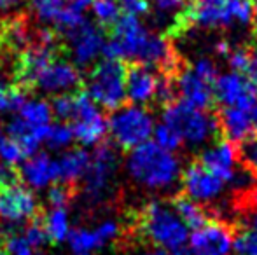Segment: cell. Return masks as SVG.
Returning a JSON list of instances; mask_svg holds the SVG:
<instances>
[{
    "label": "cell",
    "mask_w": 257,
    "mask_h": 255,
    "mask_svg": "<svg viewBox=\"0 0 257 255\" xmlns=\"http://www.w3.org/2000/svg\"><path fill=\"white\" fill-rule=\"evenodd\" d=\"M91 154L84 149H70L65 150L58 161V184L74 185L82 180L86 170L89 166Z\"/></svg>",
    "instance_id": "603a6c76"
},
{
    "label": "cell",
    "mask_w": 257,
    "mask_h": 255,
    "mask_svg": "<svg viewBox=\"0 0 257 255\" xmlns=\"http://www.w3.org/2000/svg\"><path fill=\"white\" fill-rule=\"evenodd\" d=\"M21 4V0H0V13H9V11L16 9Z\"/></svg>",
    "instance_id": "74e56055"
},
{
    "label": "cell",
    "mask_w": 257,
    "mask_h": 255,
    "mask_svg": "<svg viewBox=\"0 0 257 255\" xmlns=\"http://www.w3.org/2000/svg\"><path fill=\"white\" fill-rule=\"evenodd\" d=\"M41 224L44 227L46 234H48V241L60 245V243L67 241L68 234H70V215H68L67 208H54L51 206L41 218Z\"/></svg>",
    "instance_id": "cb8c5ba5"
},
{
    "label": "cell",
    "mask_w": 257,
    "mask_h": 255,
    "mask_svg": "<svg viewBox=\"0 0 257 255\" xmlns=\"http://www.w3.org/2000/svg\"><path fill=\"white\" fill-rule=\"evenodd\" d=\"M184 2H186V0H151V4H154L156 9L165 14H170V13L179 14L184 7Z\"/></svg>",
    "instance_id": "8d00e7d4"
},
{
    "label": "cell",
    "mask_w": 257,
    "mask_h": 255,
    "mask_svg": "<svg viewBox=\"0 0 257 255\" xmlns=\"http://www.w3.org/2000/svg\"><path fill=\"white\" fill-rule=\"evenodd\" d=\"M128 177L147 191H168L182 175V164L175 152L165 150L153 140L130 150L124 161Z\"/></svg>",
    "instance_id": "3957f363"
},
{
    "label": "cell",
    "mask_w": 257,
    "mask_h": 255,
    "mask_svg": "<svg viewBox=\"0 0 257 255\" xmlns=\"http://www.w3.org/2000/svg\"><path fill=\"white\" fill-rule=\"evenodd\" d=\"M74 131H72V126L68 123H56L51 124L48 129V135H46L44 143L53 150H65L72 145L74 142Z\"/></svg>",
    "instance_id": "83f0119b"
},
{
    "label": "cell",
    "mask_w": 257,
    "mask_h": 255,
    "mask_svg": "<svg viewBox=\"0 0 257 255\" xmlns=\"http://www.w3.org/2000/svg\"><path fill=\"white\" fill-rule=\"evenodd\" d=\"M82 82L81 72L74 63L63 58H53L37 74L34 88L49 95H67Z\"/></svg>",
    "instance_id": "e0dca14e"
},
{
    "label": "cell",
    "mask_w": 257,
    "mask_h": 255,
    "mask_svg": "<svg viewBox=\"0 0 257 255\" xmlns=\"http://www.w3.org/2000/svg\"><path fill=\"white\" fill-rule=\"evenodd\" d=\"M103 55L105 58L130 60L142 67L158 68L172 77L180 70V60L168 37L149 30L139 18L132 16H121L112 27Z\"/></svg>",
    "instance_id": "6da1fadb"
},
{
    "label": "cell",
    "mask_w": 257,
    "mask_h": 255,
    "mask_svg": "<svg viewBox=\"0 0 257 255\" xmlns=\"http://www.w3.org/2000/svg\"><path fill=\"white\" fill-rule=\"evenodd\" d=\"M180 184L184 189V196L200 204L215 201L226 189V184L213 173H210L200 161L191 163L182 171Z\"/></svg>",
    "instance_id": "2e32d148"
},
{
    "label": "cell",
    "mask_w": 257,
    "mask_h": 255,
    "mask_svg": "<svg viewBox=\"0 0 257 255\" xmlns=\"http://www.w3.org/2000/svg\"><path fill=\"white\" fill-rule=\"evenodd\" d=\"M25 157H28V154L23 149V145L11 136H4V140L0 142V163L7 164V166H16V164L23 163Z\"/></svg>",
    "instance_id": "f1b7e54d"
},
{
    "label": "cell",
    "mask_w": 257,
    "mask_h": 255,
    "mask_svg": "<svg viewBox=\"0 0 257 255\" xmlns=\"http://www.w3.org/2000/svg\"><path fill=\"white\" fill-rule=\"evenodd\" d=\"M175 82L172 75H158L153 68L133 65L126 72V98L132 105H149V103L173 102Z\"/></svg>",
    "instance_id": "30bf717a"
},
{
    "label": "cell",
    "mask_w": 257,
    "mask_h": 255,
    "mask_svg": "<svg viewBox=\"0 0 257 255\" xmlns=\"http://www.w3.org/2000/svg\"><path fill=\"white\" fill-rule=\"evenodd\" d=\"M89 9H91L96 25L100 28L114 27L121 18V9H119L117 0H93Z\"/></svg>",
    "instance_id": "4316f807"
},
{
    "label": "cell",
    "mask_w": 257,
    "mask_h": 255,
    "mask_svg": "<svg viewBox=\"0 0 257 255\" xmlns=\"http://www.w3.org/2000/svg\"><path fill=\"white\" fill-rule=\"evenodd\" d=\"M187 6L175 16L166 37L187 32L191 27L226 30L245 27L255 18V0H186Z\"/></svg>",
    "instance_id": "7a4b0ae2"
},
{
    "label": "cell",
    "mask_w": 257,
    "mask_h": 255,
    "mask_svg": "<svg viewBox=\"0 0 257 255\" xmlns=\"http://www.w3.org/2000/svg\"><path fill=\"white\" fill-rule=\"evenodd\" d=\"M119 159L108 143H100L93 150L89 166L82 177V199L88 206H100L108 199L114 189Z\"/></svg>",
    "instance_id": "ba28073f"
},
{
    "label": "cell",
    "mask_w": 257,
    "mask_h": 255,
    "mask_svg": "<svg viewBox=\"0 0 257 255\" xmlns=\"http://www.w3.org/2000/svg\"><path fill=\"white\" fill-rule=\"evenodd\" d=\"M219 131L231 143H243L257 135V103L252 107H227L217 117Z\"/></svg>",
    "instance_id": "ffe728a7"
},
{
    "label": "cell",
    "mask_w": 257,
    "mask_h": 255,
    "mask_svg": "<svg viewBox=\"0 0 257 255\" xmlns=\"http://www.w3.org/2000/svg\"><path fill=\"white\" fill-rule=\"evenodd\" d=\"M238 156H240V161L248 171L257 173V135L241 143L240 149H238Z\"/></svg>",
    "instance_id": "d6a6232c"
},
{
    "label": "cell",
    "mask_w": 257,
    "mask_h": 255,
    "mask_svg": "<svg viewBox=\"0 0 257 255\" xmlns=\"http://www.w3.org/2000/svg\"><path fill=\"white\" fill-rule=\"evenodd\" d=\"M72 197H74V191H72L70 185L54 184L48 192V203L49 206L54 208H67L68 203L72 201Z\"/></svg>",
    "instance_id": "836d02e7"
},
{
    "label": "cell",
    "mask_w": 257,
    "mask_h": 255,
    "mask_svg": "<svg viewBox=\"0 0 257 255\" xmlns=\"http://www.w3.org/2000/svg\"><path fill=\"white\" fill-rule=\"evenodd\" d=\"M135 229L140 238L165 252H173L186 246L189 238V229L180 220L172 203L153 199L139 211Z\"/></svg>",
    "instance_id": "277c9868"
},
{
    "label": "cell",
    "mask_w": 257,
    "mask_h": 255,
    "mask_svg": "<svg viewBox=\"0 0 257 255\" xmlns=\"http://www.w3.org/2000/svg\"><path fill=\"white\" fill-rule=\"evenodd\" d=\"M122 16L142 18L151 13V0H117Z\"/></svg>",
    "instance_id": "e575fe53"
},
{
    "label": "cell",
    "mask_w": 257,
    "mask_h": 255,
    "mask_svg": "<svg viewBox=\"0 0 257 255\" xmlns=\"http://www.w3.org/2000/svg\"><path fill=\"white\" fill-rule=\"evenodd\" d=\"M238 161H240L238 147L227 140L213 142L200 156V163L210 173L220 178L224 184H236L238 182V178H240Z\"/></svg>",
    "instance_id": "d6986e66"
},
{
    "label": "cell",
    "mask_w": 257,
    "mask_h": 255,
    "mask_svg": "<svg viewBox=\"0 0 257 255\" xmlns=\"http://www.w3.org/2000/svg\"><path fill=\"white\" fill-rule=\"evenodd\" d=\"M23 238L27 239V243L34 250H39L41 246H44L48 243V234H46L44 227H42L41 220H32L27 224V227L21 231Z\"/></svg>",
    "instance_id": "1f68e13d"
},
{
    "label": "cell",
    "mask_w": 257,
    "mask_h": 255,
    "mask_svg": "<svg viewBox=\"0 0 257 255\" xmlns=\"http://www.w3.org/2000/svg\"><path fill=\"white\" fill-rule=\"evenodd\" d=\"M233 250L238 255H257V210L245 213L241 227L234 234Z\"/></svg>",
    "instance_id": "d4e9b609"
},
{
    "label": "cell",
    "mask_w": 257,
    "mask_h": 255,
    "mask_svg": "<svg viewBox=\"0 0 257 255\" xmlns=\"http://www.w3.org/2000/svg\"><path fill=\"white\" fill-rule=\"evenodd\" d=\"M234 234L226 224L210 220L200 229H194L189 238L193 255H231Z\"/></svg>",
    "instance_id": "ac0fdd59"
},
{
    "label": "cell",
    "mask_w": 257,
    "mask_h": 255,
    "mask_svg": "<svg viewBox=\"0 0 257 255\" xmlns=\"http://www.w3.org/2000/svg\"><path fill=\"white\" fill-rule=\"evenodd\" d=\"M173 210L180 217V220L187 225V229H200L206 222H210L208 210L203 208V204L189 199L186 196H177L172 201Z\"/></svg>",
    "instance_id": "484cf974"
},
{
    "label": "cell",
    "mask_w": 257,
    "mask_h": 255,
    "mask_svg": "<svg viewBox=\"0 0 257 255\" xmlns=\"http://www.w3.org/2000/svg\"><path fill=\"white\" fill-rule=\"evenodd\" d=\"M20 178L35 191L49 187L51 184H58V161L46 152L34 154L27 161H23Z\"/></svg>",
    "instance_id": "7402d4cb"
},
{
    "label": "cell",
    "mask_w": 257,
    "mask_h": 255,
    "mask_svg": "<svg viewBox=\"0 0 257 255\" xmlns=\"http://www.w3.org/2000/svg\"><path fill=\"white\" fill-rule=\"evenodd\" d=\"M126 68L121 60L105 58L91 68L86 81V95L98 107L114 112L126 100Z\"/></svg>",
    "instance_id": "52a82bcc"
},
{
    "label": "cell",
    "mask_w": 257,
    "mask_h": 255,
    "mask_svg": "<svg viewBox=\"0 0 257 255\" xmlns=\"http://www.w3.org/2000/svg\"><path fill=\"white\" fill-rule=\"evenodd\" d=\"M137 255H168V252H165V250H159V248H151V250H144V252H140Z\"/></svg>",
    "instance_id": "f35d334b"
},
{
    "label": "cell",
    "mask_w": 257,
    "mask_h": 255,
    "mask_svg": "<svg viewBox=\"0 0 257 255\" xmlns=\"http://www.w3.org/2000/svg\"><path fill=\"white\" fill-rule=\"evenodd\" d=\"M4 140V131H2V128H0V142Z\"/></svg>",
    "instance_id": "b9f144b4"
},
{
    "label": "cell",
    "mask_w": 257,
    "mask_h": 255,
    "mask_svg": "<svg viewBox=\"0 0 257 255\" xmlns=\"http://www.w3.org/2000/svg\"><path fill=\"white\" fill-rule=\"evenodd\" d=\"M153 136H154V140H153L154 143H158L159 147H163L165 150H170V152H177V150L182 147L180 136L165 123L156 124Z\"/></svg>",
    "instance_id": "f546056e"
},
{
    "label": "cell",
    "mask_w": 257,
    "mask_h": 255,
    "mask_svg": "<svg viewBox=\"0 0 257 255\" xmlns=\"http://www.w3.org/2000/svg\"><path fill=\"white\" fill-rule=\"evenodd\" d=\"M107 124L112 142L122 150H133L149 142L156 126L151 110L132 103L115 109Z\"/></svg>",
    "instance_id": "9c48e42d"
},
{
    "label": "cell",
    "mask_w": 257,
    "mask_h": 255,
    "mask_svg": "<svg viewBox=\"0 0 257 255\" xmlns=\"http://www.w3.org/2000/svg\"><path fill=\"white\" fill-rule=\"evenodd\" d=\"M213 95L215 102L222 105V109L227 107H252L257 103V96L250 89L248 82L243 79V75L238 72H226L219 74L213 86Z\"/></svg>",
    "instance_id": "44dd1931"
},
{
    "label": "cell",
    "mask_w": 257,
    "mask_h": 255,
    "mask_svg": "<svg viewBox=\"0 0 257 255\" xmlns=\"http://www.w3.org/2000/svg\"><path fill=\"white\" fill-rule=\"evenodd\" d=\"M161 123L168 124L182 140V145L201 147L219 133L217 117L208 114L206 110L194 109L180 100L166 103L163 107Z\"/></svg>",
    "instance_id": "5b68a950"
},
{
    "label": "cell",
    "mask_w": 257,
    "mask_h": 255,
    "mask_svg": "<svg viewBox=\"0 0 257 255\" xmlns=\"http://www.w3.org/2000/svg\"><path fill=\"white\" fill-rule=\"evenodd\" d=\"M23 255H44V253H41L39 250H34V252H28V253H23Z\"/></svg>",
    "instance_id": "60d3db41"
},
{
    "label": "cell",
    "mask_w": 257,
    "mask_h": 255,
    "mask_svg": "<svg viewBox=\"0 0 257 255\" xmlns=\"http://www.w3.org/2000/svg\"><path fill=\"white\" fill-rule=\"evenodd\" d=\"M53 116H56L61 123H70L75 112V95L67 93V95H58L51 102Z\"/></svg>",
    "instance_id": "4dcf8cb0"
},
{
    "label": "cell",
    "mask_w": 257,
    "mask_h": 255,
    "mask_svg": "<svg viewBox=\"0 0 257 255\" xmlns=\"http://www.w3.org/2000/svg\"><path fill=\"white\" fill-rule=\"evenodd\" d=\"M37 210V199L23 185L13 184L0 189V224L4 227H16L25 222H32Z\"/></svg>",
    "instance_id": "7c38bea8"
},
{
    "label": "cell",
    "mask_w": 257,
    "mask_h": 255,
    "mask_svg": "<svg viewBox=\"0 0 257 255\" xmlns=\"http://www.w3.org/2000/svg\"><path fill=\"white\" fill-rule=\"evenodd\" d=\"M240 74L243 75V79L248 82L250 89L254 91V95L257 96V51H252V49L248 51L247 62H245Z\"/></svg>",
    "instance_id": "d590c367"
},
{
    "label": "cell",
    "mask_w": 257,
    "mask_h": 255,
    "mask_svg": "<svg viewBox=\"0 0 257 255\" xmlns=\"http://www.w3.org/2000/svg\"><path fill=\"white\" fill-rule=\"evenodd\" d=\"M89 255H93V253H89Z\"/></svg>",
    "instance_id": "ee69618b"
},
{
    "label": "cell",
    "mask_w": 257,
    "mask_h": 255,
    "mask_svg": "<svg viewBox=\"0 0 257 255\" xmlns=\"http://www.w3.org/2000/svg\"><path fill=\"white\" fill-rule=\"evenodd\" d=\"M68 124L74 131V138L84 147L100 145L108 131L107 119L100 107L86 93L75 95V112Z\"/></svg>",
    "instance_id": "8fae6325"
},
{
    "label": "cell",
    "mask_w": 257,
    "mask_h": 255,
    "mask_svg": "<svg viewBox=\"0 0 257 255\" xmlns=\"http://www.w3.org/2000/svg\"><path fill=\"white\" fill-rule=\"evenodd\" d=\"M168 255H193V252H191L187 246H182V248H177V250H173V252H168Z\"/></svg>",
    "instance_id": "ab89813d"
},
{
    "label": "cell",
    "mask_w": 257,
    "mask_h": 255,
    "mask_svg": "<svg viewBox=\"0 0 257 255\" xmlns=\"http://www.w3.org/2000/svg\"><path fill=\"white\" fill-rule=\"evenodd\" d=\"M255 42H257V27H255Z\"/></svg>",
    "instance_id": "7bdbcfd3"
},
{
    "label": "cell",
    "mask_w": 257,
    "mask_h": 255,
    "mask_svg": "<svg viewBox=\"0 0 257 255\" xmlns=\"http://www.w3.org/2000/svg\"><path fill=\"white\" fill-rule=\"evenodd\" d=\"M14 114L16 116L7 124V133L11 138L23 145L30 157L37 152L39 145L44 143L48 129L51 126V103L39 98L25 100Z\"/></svg>",
    "instance_id": "8992f818"
},
{
    "label": "cell",
    "mask_w": 257,
    "mask_h": 255,
    "mask_svg": "<svg viewBox=\"0 0 257 255\" xmlns=\"http://www.w3.org/2000/svg\"><path fill=\"white\" fill-rule=\"evenodd\" d=\"M121 236V224L115 218H103L95 227H75L67 238L68 248L74 255H89L114 243Z\"/></svg>",
    "instance_id": "5bb4252c"
},
{
    "label": "cell",
    "mask_w": 257,
    "mask_h": 255,
    "mask_svg": "<svg viewBox=\"0 0 257 255\" xmlns=\"http://www.w3.org/2000/svg\"><path fill=\"white\" fill-rule=\"evenodd\" d=\"M65 39L68 42V51L75 67L91 65L100 55H103L107 46L103 30L91 21H84L82 25H79L77 28L68 32Z\"/></svg>",
    "instance_id": "4fadbf2b"
},
{
    "label": "cell",
    "mask_w": 257,
    "mask_h": 255,
    "mask_svg": "<svg viewBox=\"0 0 257 255\" xmlns=\"http://www.w3.org/2000/svg\"><path fill=\"white\" fill-rule=\"evenodd\" d=\"M173 82H175V91L179 93L180 102L200 110L212 109L215 102V95H213L215 82L200 75L196 70H193L191 65L184 68L180 67V70L173 77Z\"/></svg>",
    "instance_id": "9a60e30c"
}]
</instances>
